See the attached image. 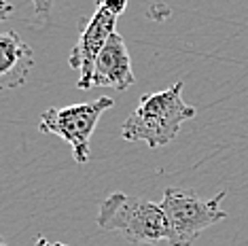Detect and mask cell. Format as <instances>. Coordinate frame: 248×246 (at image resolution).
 Returning <instances> with one entry per match:
<instances>
[{
    "mask_svg": "<svg viewBox=\"0 0 248 246\" xmlns=\"http://www.w3.org/2000/svg\"><path fill=\"white\" fill-rule=\"evenodd\" d=\"M185 81L157 93H146L121 125V138L127 142H146L151 149L170 144L178 136L185 121L197 115L195 106L183 100Z\"/></svg>",
    "mask_w": 248,
    "mask_h": 246,
    "instance_id": "obj_1",
    "label": "cell"
},
{
    "mask_svg": "<svg viewBox=\"0 0 248 246\" xmlns=\"http://www.w3.org/2000/svg\"><path fill=\"white\" fill-rule=\"evenodd\" d=\"M98 227L115 231L129 244H159L168 238V223L161 204L125 193H110L98 204Z\"/></svg>",
    "mask_w": 248,
    "mask_h": 246,
    "instance_id": "obj_2",
    "label": "cell"
},
{
    "mask_svg": "<svg viewBox=\"0 0 248 246\" xmlns=\"http://www.w3.org/2000/svg\"><path fill=\"white\" fill-rule=\"evenodd\" d=\"M225 198L227 191H218L210 200H202L191 189L168 187L159 202L168 223V244L193 246L204 229L227 219V212L221 208Z\"/></svg>",
    "mask_w": 248,
    "mask_h": 246,
    "instance_id": "obj_3",
    "label": "cell"
},
{
    "mask_svg": "<svg viewBox=\"0 0 248 246\" xmlns=\"http://www.w3.org/2000/svg\"><path fill=\"white\" fill-rule=\"evenodd\" d=\"M115 104L110 96H100L98 100L72 106H62V108H47L41 113L38 130L45 134H55L62 140H66L72 149V157L77 164H87L89 161V142L92 134L98 125L100 117L104 110H108Z\"/></svg>",
    "mask_w": 248,
    "mask_h": 246,
    "instance_id": "obj_4",
    "label": "cell"
},
{
    "mask_svg": "<svg viewBox=\"0 0 248 246\" xmlns=\"http://www.w3.org/2000/svg\"><path fill=\"white\" fill-rule=\"evenodd\" d=\"M115 24L117 17L102 7L95 9V13L89 17L85 24L81 21V36L75 49L70 51L68 64L75 70H78V89H92L93 87V66L98 60L100 51L104 49V45L108 43L110 34H115Z\"/></svg>",
    "mask_w": 248,
    "mask_h": 246,
    "instance_id": "obj_5",
    "label": "cell"
},
{
    "mask_svg": "<svg viewBox=\"0 0 248 246\" xmlns=\"http://www.w3.org/2000/svg\"><path fill=\"white\" fill-rule=\"evenodd\" d=\"M136 83L127 45L119 32L110 34L93 66V87H112L125 92Z\"/></svg>",
    "mask_w": 248,
    "mask_h": 246,
    "instance_id": "obj_6",
    "label": "cell"
},
{
    "mask_svg": "<svg viewBox=\"0 0 248 246\" xmlns=\"http://www.w3.org/2000/svg\"><path fill=\"white\" fill-rule=\"evenodd\" d=\"M34 68L32 47L17 32H0V92L21 87Z\"/></svg>",
    "mask_w": 248,
    "mask_h": 246,
    "instance_id": "obj_7",
    "label": "cell"
},
{
    "mask_svg": "<svg viewBox=\"0 0 248 246\" xmlns=\"http://www.w3.org/2000/svg\"><path fill=\"white\" fill-rule=\"evenodd\" d=\"M30 2H32V9H34V17L38 21H47L55 0H30Z\"/></svg>",
    "mask_w": 248,
    "mask_h": 246,
    "instance_id": "obj_8",
    "label": "cell"
},
{
    "mask_svg": "<svg viewBox=\"0 0 248 246\" xmlns=\"http://www.w3.org/2000/svg\"><path fill=\"white\" fill-rule=\"evenodd\" d=\"M98 7L110 11L115 17H119L123 11H125V7H127V0H98Z\"/></svg>",
    "mask_w": 248,
    "mask_h": 246,
    "instance_id": "obj_9",
    "label": "cell"
},
{
    "mask_svg": "<svg viewBox=\"0 0 248 246\" xmlns=\"http://www.w3.org/2000/svg\"><path fill=\"white\" fill-rule=\"evenodd\" d=\"M34 246H68V244H64V242H51V240H47V238H38L36 240V244Z\"/></svg>",
    "mask_w": 248,
    "mask_h": 246,
    "instance_id": "obj_10",
    "label": "cell"
},
{
    "mask_svg": "<svg viewBox=\"0 0 248 246\" xmlns=\"http://www.w3.org/2000/svg\"><path fill=\"white\" fill-rule=\"evenodd\" d=\"M11 13H13V4H11L9 9H2V11H0V21H4V19H7L9 15H11Z\"/></svg>",
    "mask_w": 248,
    "mask_h": 246,
    "instance_id": "obj_11",
    "label": "cell"
},
{
    "mask_svg": "<svg viewBox=\"0 0 248 246\" xmlns=\"http://www.w3.org/2000/svg\"><path fill=\"white\" fill-rule=\"evenodd\" d=\"M11 7V2H7V0H0V11L2 9H9Z\"/></svg>",
    "mask_w": 248,
    "mask_h": 246,
    "instance_id": "obj_12",
    "label": "cell"
},
{
    "mask_svg": "<svg viewBox=\"0 0 248 246\" xmlns=\"http://www.w3.org/2000/svg\"><path fill=\"white\" fill-rule=\"evenodd\" d=\"M0 246H9L7 242H4V238H2V236H0Z\"/></svg>",
    "mask_w": 248,
    "mask_h": 246,
    "instance_id": "obj_13",
    "label": "cell"
}]
</instances>
